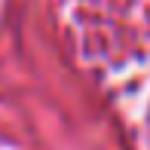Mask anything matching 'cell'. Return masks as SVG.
<instances>
[{"mask_svg": "<svg viewBox=\"0 0 150 150\" xmlns=\"http://www.w3.org/2000/svg\"><path fill=\"white\" fill-rule=\"evenodd\" d=\"M77 64L129 150H150V0H55Z\"/></svg>", "mask_w": 150, "mask_h": 150, "instance_id": "cell-1", "label": "cell"}]
</instances>
